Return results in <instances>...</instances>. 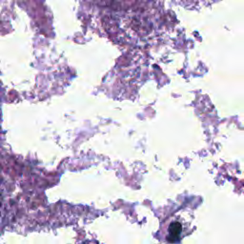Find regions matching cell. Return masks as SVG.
Returning a JSON list of instances; mask_svg holds the SVG:
<instances>
[{
  "label": "cell",
  "mask_w": 244,
  "mask_h": 244,
  "mask_svg": "<svg viewBox=\"0 0 244 244\" xmlns=\"http://www.w3.org/2000/svg\"><path fill=\"white\" fill-rule=\"evenodd\" d=\"M185 230L184 220L174 219L168 222L166 228V240L168 242H177L181 239Z\"/></svg>",
  "instance_id": "1"
}]
</instances>
